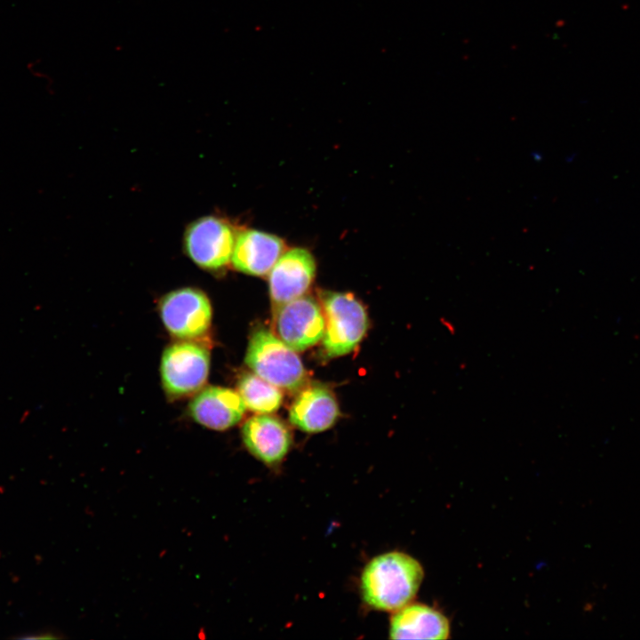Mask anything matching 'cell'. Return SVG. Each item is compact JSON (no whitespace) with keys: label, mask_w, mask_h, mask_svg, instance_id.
<instances>
[{"label":"cell","mask_w":640,"mask_h":640,"mask_svg":"<svg viewBox=\"0 0 640 640\" xmlns=\"http://www.w3.org/2000/svg\"><path fill=\"white\" fill-rule=\"evenodd\" d=\"M424 571L411 556L392 551L372 558L364 568L360 590L375 610L396 612L410 604L423 580Z\"/></svg>","instance_id":"1"},{"label":"cell","mask_w":640,"mask_h":640,"mask_svg":"<svg viewBox=\"0 0 640 640\" xmlns=\"http://www.w3.org/2000/svg\"><path fill=\"white\" fill-rule=\"evenodd\" d=\"M245 363L256 375L280 389L296 391L307 380L306 370L296 351L266 329H260L252 336Z\"/></svg>","instance_id":"2"},{"label":"cell","mask_w":640,"mask_h":640,"mask_svg":"<svg viewBox=\"0 0 640 640\" xmlns=\"http://www.w3.org/2000/svg\"><path fill=\"white\" fill-rule=\"evenodd\" d=\"M325 328L322 338L329 356L350 353L360 343L368 328V316L363 304L348 292L321 293Z\"/></svg>","instance_id":"3"},{"label":"cell","mask_w":640,"mask_h":640,"mask_svg":"<svg viewBox=\"0 0 640 640\" xmlns=\"http://www.w3.org/2000/svg\"><path fill=\"white\" fill-rule=\"evenodd\" d=\"M236 235L228 220L216 215L203 216L187 226L183 249L199 268L220 270L231 261Z\"/></svg>","instance_id":"4"},{"label":"cell","mask_w":640,"mask_h":640,"mask_svg":"<svg viewBox=\"0 0 640 640\" xmlns=\"http://www.w3.org/2000/svg\"><path fill=\"white\" fill-rule=\"evenodd\" d=\"M210 354L193 342H178L163 354L160 372L164 388L172 397L190 396L203 388L209 373Z\"/></svg>","instance_id":"5"},{"label":"cell","mask_w":640,"mask_h":640,"mask_svg":"<svg viewBox=\"0 0 640 640\" xmlns=\"http://www.w3.org/2000/svg\"><path fill=\"white\" fill-rule=\"evenodd\" d=\"M324 328L322 306L311 296L303 295L275 307L274 333L296 352L316 345L323 338Z\"/></svg>","instance_id":"6"},{"label":"cell","mask_w":640,"mask_h":640,"mask_svg":"<svg viewBox=\"0 0 640 640\" xmlns=\"http://www.w3.org/2000/svg\"><path fill=\"white\" fill-rule=\"evenodd\" d=\"M159 311L165 328L180 339H197L211 326V302L196 288L184 287L168 292L160 300Z\"/></svg>","instance_id":"7"},{"label":"cell","mask_w":640,"mask_h":640,"mask_svg":"<svg viewBox=\"0 0 640 640\" xmlns=\"http://www.w3.org/2000/svg\"><path fill=\"white\" fill-rule=\"evenodd\" d=\"M316 261L304 248H292L280 256L268 276L269 294L274 306L300 296L309 289L315 275Z\"/></svg>","instance_id":"8"},{"label":"cell","mask_w":640,"mask_h":640,"mask_svg":"<svg viewBox=\"0 0 640 640\" xmlns=\"http://www.w3.org/2000/svg\"><path fill=\"white\" fill-rule=\"evenodd\" d=\"M285 251L284 241L256 229L240 230L236 238L231 264L236 270L262 276L269 273Z\"/></svg>","instance_id":"9"},{"label":"cell","mask_w":640,"mask_h":640,"mask_svg":"<svg viewBox=\"0 0 640 640\" xmlns=\"http://www.w3.org/2000/svg\"><path fill=\"white\" fill-rule=\"evenodd\" d=\"M242 437L248 451L268 466L280 463L292 444V434L279 419L260 414L247 420L242 428Z\"/></svg>","instance_id":"10"},{"label":"cell","mask_w":640,"mask_h":640,"mask_svg":"<svg viewBox=\"0 0 640 640\" xmlns=\"http://www.w3.org/2000/svg\"><path fill=\"white\" fill-rule=\"evenodd\" d=\"M245 409L238 392L213 386L201 390L188 406L195 421L214 430H225L237 424Z\"/></svg>","instance_id":"11"},{"label":"cell","mask_w":640,"mask_h":640,"mask_svg":"<svg viewBox=\"0 0 640 640\" xmlns=\"http://www.w3.org/2000/svg\"><path fill=\"white\" fill-rule=\"evenodd\" d=\"M450 623L446 616L424 604H408L396 611L390 620L392 639H447Z\"/></svg>","instance_id":"12"},{"label":"cell","mask_w":640,"mask_h":640,"mask_svg":"<svg viewBox=\"0 0 640 640\" xmlns=\"http://www.w3.org/2000/svg\"><path fill=\"white\" fill-rule=\"evenodd\" d=\"M339 416L334 396L321 386L302 389L293 401L289 413L290 421L302 431L317 433L331 428Z\"/></svg>","instance_id":"13"},{"label":"cell","mask_w":640,"mask_h":640,"mask_svg":"<svg viewBox=\"0 0 640 640\" xmlns=\"http://www.w3.org/2000/svg\"><path fill=\"white\" fill-rule=\"evenodd\" d=\"M237 388L245 406L260 414L276 412L283 401L280 388L255 373L243 374L238 380Z\"/></svg>","instance_id":"14"}]
</instances>
